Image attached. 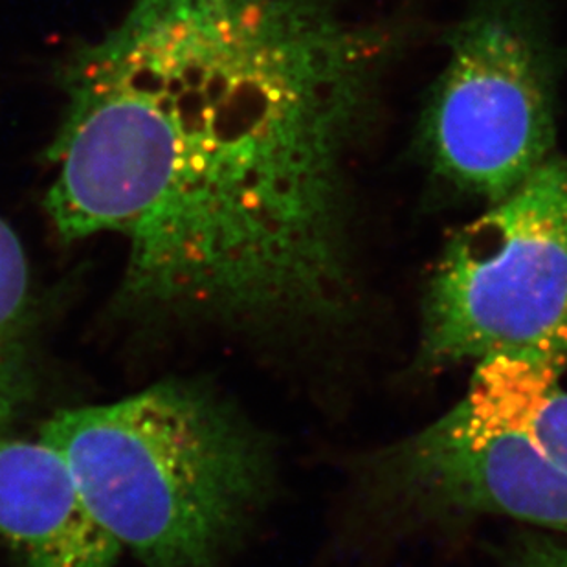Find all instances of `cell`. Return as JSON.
I'll return each mask as SVG.
<instances>
[{"instance_id": "1", "label": "cell", "mask_w": 567, "mask_h": 567, "mask_svg": "<svg viewBox=\"0 0 567 567\" xmlns=\"http://www.w3.org/2000/svg\"><path fill=\"white\" fill-rule=\"evenodd\" d=\"M346 0H131L61 70L44 206L122 237L128 320L279 331L354 292V173L396 55Z\"/></svg>"}, {"instance_id": "2", "label": "cell", "mask_w": 567, "mask_h": 567, "mask_svg": "<svg viewBox=\"0 0 567 567\" xmlns=\"http://www.w3.org/2000/svg\"><path fill=\"white\" fill-rule=\"evenodd\" d=\"M86 507L144 567H223L272 487L261 432L212 385L164 379L120 401L61 410L39 430Z\"/></svg>"}, {"instance_id": "3", "label": "cell", "mask_w": 567, "mask_h": 567, "mask_svg": "<svg viewBox=\"0 0 567 567\" xmlns=\"http://www.w3.org/2000/svg\"><path fill=\"white\" fill-rule=\"evenodd\" d=\"M558 55L547 0H466L415 144L452 197L498 203L557 153Z\"/></svg>"}, {"instance_id": "4", "label": "cell", "mask_w": 567, "mask_h": 567, "mask_svg": "<svg viewBox=\"0 0 567 567\" xmlns=\"http://www.w3.org/2000/svg\"><path fill=\"white\" fill-rule=\"evenodd\" d=\"M419 334L423 373L494 354L567 365V156L555 153L450 237Z\"/></svg>"}, {"instance_id": "5", "label": "cell", "mask_w": 567, "mask_h": 567, "mask_svg": "<svg viewBox=\"0 0 567 567\" xmlns=\"http://www.w3.org/2000/svg\"><path fill=\"white\" fill-rule=\"evenodd\" d=\"M371 499L415 522L505 516L567 535V474L522 435L474 417L460 402L362 465Z\"/></svg>"}, {"instance_id": "6", "label": "cell", "mask_w": 567, "mask_h": 567, "mask_svg": "<svg viewBox=\"0 0 567 567\" xmlns=\"http://www.w3.org/2000/svg\"><path fill=\"white\" fill-rule=\"evenodd\" d=\"M0 540L24 567H114L122 553L69 463L41 437H0Z\"/></svg>"}, {"instance_id": "7", "label": "cell", "mask_w": 567, "mask_h": 567, "mask_svg": "<svg viewBox=\"0 0 567 567\" xmlns=\"http://www.w3.org/2000/svg\"><path fill=\"white\" fill-rule=\"evenodd\" d=\"M566 368L535 354H494L477 362L465 404L474 417L529 441L567 474Z\"/></svg>"}, {"instance_id": "8", "label": "cell", "mask_w": 567, "mask_h": 567, "mask_svg": "<svg viewBox=\"0 0 567 567\" xmlns=\"http://www.w3.org/2000/svg\"><path fill=\"white\" fill-rule=\"evenodd\" d=\"M39 306L21 239L0 217V437L10 435L41 385Z\"/></svg>"}, {"instance_id": "9", "label": "cell", "mask_w": 567, "mask_h": 567, "mask_svg": "<svg viewBox=\"0 0 567 567\" xmlns=\"http://www.w3.org/2000/svg\"><path fill=\"white\" fill-rule=\"evenodd\" d=\"M504 558L505 567H567V535L525 530L514 536Z\"/></svg>"}]
</instances>
